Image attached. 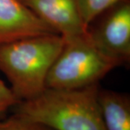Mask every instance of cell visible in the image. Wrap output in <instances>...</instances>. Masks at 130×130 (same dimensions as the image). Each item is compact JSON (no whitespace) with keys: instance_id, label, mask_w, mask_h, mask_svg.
<instances>
[{"instance_id":"cell-8","label":"cell","mask_w":130,"mask_h":130,"mask_svg":"<svg viewBox=\"0 0 130 130\" xmlns=\"http://www.w3.org/2000/svg\"><path fill=\"white\" fill-rule=\"evenodd\" d=\"M122 0H77L79 12L87 28L101 14Z\"/></svg>"},{"instance_id":"cell-9","label":"cell","mask_w":130,"mask_h":130,"mask_svg":"<svg viewBox=\"0 0 130 130\" xmlns=\"http://www.w3.org/2000/svg\"><path fill=\"white\" fill-rule=\"evenodd\" d=\"M0 130H54L41 123L14 113L0 120Z\"/></svg>"},{"instance_id":"cell-3","label":"cell","mask_w":130,"mask_h":130,"mask_svg":"<svg viewBox=\"0 0 130 130\" xmlns=\"http://www.w3.org/2000/svg\"><path fill=\"white\" fill-rule=\"evenodd\" d=\"M63 40V46L47 75L46 88L74 90L98 84L119 66L95 46L88 32Z\"/></svg>"},{"instance_id":"cell-5","label":"cell","mask_w":130,"mask_h":130,"mask_svg":"<svg viewBox=\"0 0 130 130\" xmlns=\"http://www.w3.org/2000/svg\"><path fill=\"white\" fill-rule=\"evenodd\" d=\"M63 39L85 35L88 28L77 0H20Z\"/></svg>"},{"instance_id":"cell-1","label":"cell","mask_w":130,"mask_h":130,"mask_svg":"<svg viewBox=\"0 0 130 130\" xmlns=\"http://www.w3.org/2000/svg\"><path fill=\"white\" fill-rule=\"evenodd\" d=\"M95 84L74 90L46 88L36 97L22 101L14 113L54 130H106Z\"/></svg>"},{"instance_id":"cell-2","label":"cell","mask_w":130,"mask_h":130,"mask_svg":"<svg viewBox=\"0 0 130 130\" xmlns=\"http://www.w3.org/2000/svg\"><path fill=\"white\" fill-rule=\"evenodd\" d=\"M64 44L56 33L20 38L0 45V71L20 101L46 89L47 75Z\"/></svg>"},{"instance_id":"cell-7","label":"cell","mask_w":130,"mask_h":130,"mask_svg":"<svg viewBox=\"0 0 130 130\" xmlns=\"http://www.w3.org/2000/svg\"><path fill=\"white\" fill-rule=\"evenodd\" d=\"M98 99L106 130H130V98L127 94L99 88Z\"/></svg>"},{"instance_id":"cell-6","label":"cell","mask_w":130,"mask_h":130,"mask_svg":"<svg viewBox=\"0 0 130 130\" xmlns=\"http://www.w3.org/2000/svg\"><path fill=\"white\" fill-rule=\"evenodd\" d=\"M51 33L56 32L20 0H0V45Z\"/></svg>"},{"instance_id":"cell-10","label":"cell","mask_w":130,"mask_h":130,"mask_svg":"<svg viewBox=\"0 0 130 130\" xmlns=\"http://www.w3.org/2000/svg\"><path fill=\"white\" fill-rule=\"evenodd\" d=\"M19 102L12 89L0 79V120L5 119L7 113Z\"/></svg>"},{"instance_id":"cell-4","label":"cell","mask_w":130,"mask_h":130,"mask_svg":"<svg viewBox=\"0 0 130 130\" xmlns=\"http://www.w3.org/2000/svg\"><path fill=\"white\" fill-rule=\"evenodd\" d=\"M88 28L99 51L121 65L130 59V0H122L101 14Z\"/></svg>"}]
</instances>
